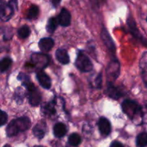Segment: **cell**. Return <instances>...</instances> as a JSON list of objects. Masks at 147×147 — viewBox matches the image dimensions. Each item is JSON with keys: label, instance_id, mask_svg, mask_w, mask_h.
Wrapping results in <instances>:
<instances>
[{"label": "cell", "instance_id": "obj_14", "mask_svg": "<svg viewBox=\"0 0 147 147\" xmlns=\"http://www.w3.org/2000/svg\"><path fill=\"white\" fill-rule=\"evenodd\" d=\"M55 56L57 60L61 64L66 65L70 63V57H69L67 51L65 49H58L56 51Z\"/></svg>", "mask_w": 147, "mask_h": 147}, {"label": "cell", "instance_id": "obj_10", "mask_svg": "<svg viewBox=\"0 0 147 147\" xmlns=\"http://www.w3.org/2000/svg\"><path fill=\"white\" fill-rule=\"evenodd\" d=\"M98 126L99 131L102 135L108 136L109 134H110L111 131V125L110 121L106 118H100L98 122Z\"/></svg>", "mask_w": 147, "mask_h": 147}, {"label": "cell", "instance_id": "obj_13", "mask_svg": "<svg viewBox=\"0 0 147 147\" xmlns=\"http://www.w3.org/2000/svg\"><path fill=\"white\" fill-rule=\"evenodd\" d=\"M55 45L54 40L50 37L42 38L39 42V47L42 52H48L51 50Z\"/></svg>", "mask_w": 147, "mask_h": 147}, {"label": "cell", "instance_id": "obj_17", "mask_svg": "<svg viewBox=\"0 0 147 147\" xmlns=\"http://www.w3.org/2000/svg\"><path fill=\"white\" fill-rule=\"evenodd\" d=\"M46 133V123L43 122L37 123L33 129V134L39 139H42Z\"/></svg>", "mask_w": 147, "mask_h": 147}, {"label": "cell", "instance_id": "obj_22", "mask_svg": "<svg viewBox=\"0 0 147 147\" xmlns=\"http://www.w3.org/2000/svg\"><path fill=\"white\" fill-rule=\"evenodd\" d=\"M43 112L47 116H52L55 114V103L53 101L45 105L42 108Z\"/></svg>", "mask_w": 147, "mask_h": 147}, {"label": "cell", "instance_id": "obj_28", "mask_svg": "<svg viewBox=\"0 0 147 147\" xmlns=\"http://www.w3.org/2000/svg\"><path fill=\"white\" fill-rule=\"evenodd\" d=\"M96 85L97 88H101V85H102V75L101 73L98 75L97 76L96 79Z\"/></svg>", "mask_w": 147, "mask_h": 147}, {"label": "cell", "instance_id": "obj_3", "mask_svg": "<svg viewBox=\"0 0 147 147\" xmlns=\"http://www.w3.org/2000/svg\"><path fill=\"white\" fill-rule=\"evenodd\" d=\"M76 66L80 71L87 73L93 70V63L83 51H79L76 60Z\"/></svg>", "mask_w": 147, "mask_h": 147}, {"label": "cell", "instance_id": "obj_16", "mask_svg": "<svg viewBox=\"0 0 147 147\" xmlns=\"http://www.w3.org/2000/svg\"><path fill=\"white\" fill-rule=\"evenodd\" d=\"M140 69L142 72V78L147 86V52L142 55L140 60Z\"/></svg>", "mask_w": 147, "mask_h": 147}, {"label": "cell", "instance_id": "obj_6", "mask_svg": "<svg viewBox=\"0 0 147 147\" xmlns=\"http://www.w3.org/2000/svg\"><path fill=\"white\" fill-rule=\"evenodd\" d=\"M50 61L48 55L41 53H34L32 55V63L33 65L37 68L43 69L47 66Z\"/></svg>", "mask_w": 147, "mask_h": 147}, {"label": "cell", "instance_id": "obj_12", "mask_svg": "<svg viewBox=\"0 0 147 147\" xmlns=\"http://www.w3.org/2000/svg\"><path fill=\"white\" fill-rule=\"evenodd\" d=\"M59 24L63 27H67L70 24V21H71V15L69 12L68 10L66 9H62L60 14L57 17Z\"/></svg>", "mask_w": 147, "mask_h": 147}, {"label": "cell", "instance_id": "obj_32", "mask_svg": "<svg viewBox=\"0 0 147 147\" xmlns=\"http://www.w3.org/2000/svg\"><path fill=\"white\" fill-rule=\"evenodd\" d=\"M3 147H11V146H10V145H9V144H5Z\"/></svg>", "mask_w": 147, "mask_h": 147}, {"label": "cell", "instance_id": "obj_11", "mask_svg": "<svg viewBox=\"0 0 147 147\" xmlns=\"http://www.w3.org/2000/svg\"><path fill=\"white\" fill-rule=\"evenodd\" d=\"M37 78L42 87L45 89H50L51 87V79L42 70H39L37 73Z\"/></svg>", "mask_w": 147, "mask_h": 147}, {"label": "cell", "instance_id": "obj_20", "mask_svg": "<svg viewBox=\"0 0 147 147\" xmlns=\"http://www.w3.org/2000/svg\"><path fill=\"white\" fill-rule=\"evenodd\" d=\"M59 24L58 20L55 17H52L49 19L48 22L47 24V31L50 33L54 32L57 27V24Z\"/></svg>", "mask_w": 147, "mask_h": 147}, {"label": "cell", "instance_id": "obj_9", "mask_svg": "<svg viewBox=\"0 0 147 147\" xmlns=\"http://www.w3.org/2000/svg\"><path fill=\"white\" fill-rule=\"evenodd\" d=\"M127 23L129 28H130L131 32V34H133L134 37H136L137 40H139L142 44L147 46V40H146V39L140 34V32H139L138 29L136 28V23H135V21L134 20V19L131 17H129L127 20Z\"/></svg>", "mask_w": 147, "mask_h": 147}, {"label": "cell", "instance_id": "obj_23", "mask_svg": "<svg viewBox=\"0 0 147 147\" xmlns=\"http://www.w3.org/2000/svg\"><path fill=\"white\" fill-rule=\"evenodd\" d=\"M18 36L22 39H25L28 37L30 34V29L28 26L24 25L20 27L17 31Z\"/></svg>", "mask_w": 147, "mask_h": 147}, {"label": "cell", "instance_id": "obj_4", "mask_svg": "<svg viewBox=\"0 0 147 147\" xmlns=\"http://www.w3.org/2000/svg\"><path fill=\"white\" fill-rule=\"evenodd\" d=\"M24 86L28 91L29 101L30 104L33 106H38L41 102V94L39 90L34 87V84L31 82L26 83Z\"/></svg>", "mask_w": 147, "mask_h": 147}, {"label": "cell", "instance_id": "obj_5", "mask_svg": "<svg viewBox=\"0 0 147 147\" xmlns=\"http://www.w3.org/2000/svg\"><path fill=\"white\" fill-rule=\"evenodd\" d=\"M15 9L5 0H0V20L8 22L14 15Z\"/></svg>", "mask_w": 147, "mask_h": 147}, {"label": "cell", "instance_id": "obj_2", "mask_svg": "<svg viewBox=\"0 0 147 147\" xmlns=\"http://www.w3.org/2000/svg\"><path fill=\"white\" fill-rule=\"evenodd\" d=\"M122 110L131 120H140L142 123V107L136 101L126 100L122 103Z\"/></svg>", "mask_w": 147, "mask_h": 147}, {"label": "cell", "instance_id": "obj_8", "mask_svg": "<svg viewBox=\"0 0 147 147\" xmlns=\"http://www.w3.org/2000/svg\"><path fill=\"white\" fill-rule=\"evenodd\" d=\"M101 39L109 51H111V53H114L116 51V46H115L114 42H113L112 37H111L109 31L104 27L101 30Z\"/></svg>", "mask_w": 147, "mask_h": 147}, {"label": "cell", "instance_id": "obj_33", "mask_svg": "<svg viewBox=\"0 0 147 147\" xmlns=\"http://www.w3.org/2000/svg\"><path fill=\"white\" fill-rule=\"evenodd\" d=\"M34 147H43V146H34Z\"/></svg>", "mask_w": 147, "mask_h": 147}, {"label": "cell", "instance_id": "obj_34", "mask_svg": "<svg viewBox=\"0 0 147 147\" xmlns=\"http://www.w3.org/2000/svg\"><path fill=\"white\" fill-rule=\"evenodd\" d=\"M1 31H2V29L0 28V33H1Z\"/></svg>", "mask_w": 147, "mask_h": 147}, {"label": "cell", "instance_id": "obj_25", "mask_svg": "<svg viewBox=\"0 0 147 147\" xmlns=\"http://www.w3.org/2000/svg\"><path fill=\"white\" fill-rule=\"evenodd\" d=\"M39 14V8L36 5H32L28 10V13H27V18L29 20H32V19H34L35 17H37V16Z\"/></svg>", "mask_w": 147, "mask_h": 147}, {"label": "cell", "instance_id": "obj_26", "mask_svg": "<svg viewBox=\"0 0 147 147\" xmlns=\"http://www.w3.org/2000/svg\"><path fill=\"white\" fill-rule=\"evenodd\" d=\"M8 119V115L5 111L2 110H0V127L4 126L7 121Z\"/></svg>", "mask_w": 147, "mask_h": 147}, {"label": "cell", "instance_id": "obj_24", "mask_svg": "<svg viewBox=\"0 0 147 147\" xmlns=\"http://www.w3.org/2000/svg\"><path fill=\"white\" fill-rule=\"evenodd\" d=\"M68 142L71 146H76L81 143V137L78 134H72L68 139Z\"/></svg>", "mask_w": 147, "mask_h": 147}, {"label": "cell", "instance_id": "obj_1", "mask_svg": "<svg viewBox=\"0 0 147 147\" xmlns=\"http://www.w3.org/2000/svg\"><path fill=\"white\" fill-rule=\"evenodd\" d=\"M31 126V121L28 117L23 116L11 121L7 126L6 134L8 137H13L20 132L28 130Z\"/></svg>", "mask_w": 147, "mask_h": 147}, {"label": "cell", "instance_id": "obj_31", "mask_svg": "<svg viewBox=\"0 0 147 147\" xmlns=\"http://www.w3.org/2000/svg\"><path fill=\"white\" fill-rule=\"evenodd\" d=\"M60 1H61V0H52V4L54 7H57V5H59Z\"/></svg>", "mask_w": 147, "mask_h": 147}, {"label": "cell", "instance_id": "obj_15", "mask_svg": "<svg viewBox=\"0 0 147 147\" xmlns=\"http://www.w3.org/2000/svg\"><path fill=\"white\" fill-rule=\"evenodd\" d=\"M107 93L109 97L112 98L113 99H119V98L123 96L121 90L118 88L115 87L111 83H109V85H108Z\"/></svg>", "mask_w": 147, "mask_h": 147}, {"label": "cell", "instance_id": "obj_7", "mask_svg": "<svg viewBox=\"0 0 147 147\" xmlns=\"http://www.w3.org/2000/svg\"><path fill=\"white\" fill-rule=\"evenodd\" d=\"M120 73V64L117 60H113L109 63L107 68V76L111 80H115L119 76Z\"/></svg>", "mask_w": 147, "mask_h": 147}, {"label": "cell", "instance_id": "obj_18", "mask_svg": "<svg viewBox=\"0 0 147 147\" xmlns=\"http://www.w3.org/2000/svg\"><path fill=\"white\" fill-rule=\"evenodd\" d=\"M53 133L56 137H63L67 133V127L63 123H56L54 126V129H53Z\"/></svg>", "mask_w": 147, "mask_h": 147}, {"label": "cell", "instance_id": "obj_21", "mask_svg": "<svg viewBox=\"0 0 147 147\" xmlns=\"http://www.w3.org/2000/svg\"><path fill=\"white\" fill-rule=\"evenodd\" d=\"M136 145L138 147H146L147 146V133L139 134L136 137Z\"/></svg>", "mask_w": 147, "mask_h": 147}, {"label": "cell", "instance_id": "obj_27", "mask_svg": "<svg viewBox=\"0 0 147 147\" xmlns=\"http://www.w3.org/2000/svg\"><path fill=\"white\" fill-rule=\"evenodd\" d=\"M142 123H147V103L142 107Z\"/></svg>", "mask_w": 147, "mask_h": 147}, {"label": "cell", "instance_id": "obj_35", "mask_svg": "<svg viewBox=\"0 0 147 147\" xmlns=\"http://www.w3.org/2000/svg\"><path fill=\"white\" fill-rule=\"evenodd\" d=\"M146 21H147V17H146Z\"/></svg>", "mask_w": 147, "mask_h": 147}, {"label": "cell", "instance_id": "obj_19", "mask_svg": "<svg viewBox=\"0 0 147 147\" xmlns=\"http://www.w3.org/2000/svg\"><path fill=\"white\" fill-rule=\"evenodd\" d=\"M12 63V60L10 57H4L0 60V72L4 73L7 71L11 66Z\"/></svg>", "mask_w": 147, "mask_h": 147}, {"label": "cell", "instance_id": "obj_30", "mask_svg": "<svg viewBox=\"0 0 147 147\" xmlns=\"http://www.w3.org/2000/svg\"><path fill=\"white\" fill-rule=\"evenodd\" d=\"M111 147H124L121 143L119 142H113L111 144Z\"/></svg>", "mask_w": 147, "mask_h": 147}, {"label": "cell", "instance_id": "obj_29", "mask_svg": "<svg viewBox=\"0 0 147 147\" xmlns=\"http://www.w3.org/2000/svg\"><path fill=\"white\" fill-rule=\"evenodd\" d=\"M9 3L12 6L13 8H14V9H17V4H18V3H17V0H9Z\"/></svg>", "mask_w": 147, "mask_h": 147}]
</instances>
